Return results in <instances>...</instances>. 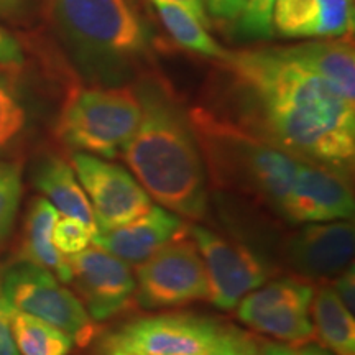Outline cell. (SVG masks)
Returning a JSON list of instances; mask_svg holds the SVG:
<instances>
[{"label":"cell","instance_id":"31","mask_svg":"<svg viewBox=\"0 0 355 355\" xmlns=\"http://www.w3.org/2000/svg\"><path fill=\"white\" fill-rule=\"evenodd\" d=\"M334 285L332 290L336 291L337 298L340 300L349 313H355V268L350 263L344 272H340L337 277H334Z\"/></svg>","mask_w":355,"mask_h":355},{"label":"cell","instance_id":"7","mask_svg":"<svg viewBox=\"0 0 355 355\" xmlns=\"http://www.w3.org/2000/svg\"><path fill=\"white\" fill-rule=\"evenodd\" d=\"M2 296L13 308L43 319L66 332L74 344H91L97 331L83 301L61 285L55 275L21 261L3 273Z\"/></svg>","mask_w":355,"mask_h":355},{"label":"cell","instance_id":"18","mask_svg":"<svg viewBox=\"0 0 355 355\" xmlns=\"http://www.w3.org/2000/svg\"><path fill=\"white\" fill-rule=\"evenodd\" d=\"M33 183L58 212L76 217L92 230V234H97L91 202L69 163L55 155L43 158L33 171Z\"/></svg>","mask_w":355,"mask_h":355},{"label":"cell","instance_id":"17","mask_svg":"<svg viewBox=\"0 0 355 355\" xmlns=\"http://www.w3.org/2000/svg\"><path fill=\"white\" fill-rule=\"evenodd\" d=\"M277 50L286 60L329 83L345 99L355 102V53L347 37L313 40Z\"/></svg>","mask_w":355,"mask_h":355},{"label":"cell","instance_id":"24","mask_svg":"<svg viewBox=\"0 0 355 355\" xmlns=\"http://www.w3.org/2000/svg\"><path fill=\"white\" fill-rule=\"evenodd\" d=\"M277 0H245L230 33L242 42H268L275 37L273 10Z\"/></svg>","mask_w":355,"mask_h":355},{"label":"cell","instance_id":"22","mask_svg":"<svg viewBox=\"0 0 355 355\" xmlns=\"http://www.w3.org/2000/svg\"><path fill=\"white\" fill-rule=\"evenodd\" d=\"M150 2L157 8L166 32L181 48L214 61L224 58L227 53L224 46L216 42L214 37H211L206 26L184 7L178 6L173 0H150Z\"/></svg>","mask_w":355,"mask_h":355},{"label":"cell","instance_id":"13","mask_svg":"<svg viewBox=\"0 0 355 355\" xmlns=\"http://www.w3.org/2000/svg\"><path fill=\"white\" fill-rule=\"evenodd\" d=\"M354 248L352 222H308L288 239L285 257L301 277L334 278L352 263Z\"/></svg>","mask_w":355,"mask_h":355},{"label":"cell","instance_id":"30","mask_svg":"<svg viewBox=\"0 0 355 355\" xmlns=\"http://www.w3.org/2000/svg\"><path fill=\"white\" fill-rule=\"evenodd\" d=\"M25 55L15 35L0 25V64L19 68L24 64Z\"/></svg>","mask_w":355,"mask_h":355},{"label":"cell","instance_id":"29","mask_svg":"<svg viewBox=\"0 0 355 355\" xmlns=\"http://www.w3.org/2000/svg\"><path fill=\"white\" fill-rule=\"evenodd\" d=\"M13 306L0 295V355H20L12 332Z\"/></svg>","mask_w":355,"mask_h":355},{"label":"cell","instance_id":"34","mask_svg":"<svg viewBox=\"0 0 355 355\" xmlns=\"http://www.w3.org/2000/svg\"><path fill=\"white\" fill-rule=\"evenodd\" d=\"M303 352L306 355H329L326 350H322L321 347H316V345H308V347L303 349Z\"/></svg>","mask_w":355,"mask_h":355},{"label":"cell","instance_id":"15","mask_svg":"<svg viewBox=\"0 0 355 355\" xmlns=\"http://www.w3.org/2000/svg\"><path fill=\"white\" fill-rule=\"evenodd\" d=\"M188 232L189 225L183 217L159 204H153L148 211L121 227L97 232L91 243L104 248L125 263L137 266L157 254L159 248Z\"/></svg>","mask_w":355,"mask_h":355},{"label":"cell","instance_id":"4","mask_svg":"<svg viewBox=\"0 0 355 355\" xmlns=\"http://www.w3.org/2000/svg\"><path fill=\"white\" fill-rule=\"evenodd\" d=\"M189 117L212 183L254 199L285 219L304 159L243 132L204 105L191 109Z\"/></svg>","mask_w":355,"mask_h":355},{"label":"cell","instance_id":"14","mask_svg":"<svg viewBox=\"0 0 355 355\" xmlns=\"http://www.w3.org/2000/svg\"><path fill=\"white\" fill-rule=\"evenodd\" d=\"M354 207L349 176L303 162L288 201L285 220L291 224L349 220L354 217Z\"/></svg>","mask_w":355,"mask_h":355},{"label":"cell","instance_id":"28","mask_svg":"<svg viewBox=\"0 0 355 355\" xmlns=\"http://www.w3.org/2000/svg\"><path fill=\"white\" fill-rule=\"evenodd\" d=\"M35 15V0H0V20L13 25L28 24Z\"/></svg>","mask_w":355,"mask_h":355},{"label":"cell","instance_id":"19","mask_svg":"<svg viewBox=\"0 0 355 355\" xmlns=\"http://www.w3.org/2000/svg\"><path fill=\"white\" fill-rule=\"evenodd\" d=\"M60 212L46 198H35L25 220L21 259L48 270L61 283H71L68 259L53 243V227Z\"/></svg>","mask_w":355,"mask_h":355},{"label":"cell","instance_id":"3","mask_svg":"<svg viewBox=\"0 0 355 355\" xmlns=\"http://www.w3.org/2000/svg\"><path fill=\"white\" fill-rule=\"evenodd\" d=\"M71 63L92 86H128L150 60V32L128 0H43Z\"/></svg>","mask_w":355,"mask_h":355},{"label":"cell","instance_id":"8","mask_svg":"<svg viewBox=\"0 0 355 355\" xmlns=\"http://www.w3.org/2000/svg\"><path fill=\"white\" fill-rule=\"evenodd\" d=\"M188 235L137 265L135 300L144 309L176 308L209 298L206 266Z\"/></svg>","mask_w":355,"mask_h":355},{"label":"cell","instance_id":"32","mask_svg":"<svg viewBox=\"0 0 355 355\" xmlns=\"http://www.w3.org/2000/svg\"><path fill=\"white\" fill-rule=\"evenodd\" d=\"M173 2H176L178 6L184 7L186 10L193 13V15L196 17V19L201 21L204 26H206V28H212V24H211L209 17H207L206 8H204L202 0H173Z\"/></svg>","mask_w":355,"mask_h":355},{"label":"cell","instance_id":"27","mask_svg":"<svg viewBox=\"0 0 355 355\" xmlns=\"http://www.w3.org/2000/svg\"><path fill=\"white\" fill-rule=\"evenodd\" d=\"M245 0H202L211 24L232 28Z\"/></svg>","mask_w":355,"mask_h":355},{"label":"cell","instance_id":"2","mask_svg":"<svg viewBox=\"0 0 355 355\" xmlns=\"http://www.w3.org/2000/svg\"><path fill=\"white\" fill-rule=\"evenodd\" d=\"M140 122L122 157L137 181L159 206L199 220L207 212V168L191 123L165 79L144 71L132 84Z\"/></svg>","mask_w":355,"mask_h":355},{"label":"cell","instance_id":"11","mask_svg":"<svg viewBox=\"0 0 355 355\" xmlns=\"http://www.w3.org/2000/svg\"><path fill=\"white\" fill-rule=\"evenodd\" d=\"M209 282V300L216 308L232 311L243 296L268 278V266L250 248L216 234L202 225H189Z\"/></svg>","mask_w":355,"mask_h":355},{"label":"cell","instance_id":"1","mask_svg":"<svg viewBox=\"0 0 355 355\" xmlns=\"http://www.w3.org/2000/svg\"><path fill=\"white\" fill-rule=\"evenodd\" d=\"M216 63L204 107L293 157L350 175L355 102L277 48L227 50Z\"/></svg>","mask_w":355,"mask_h":355},{"label":"cell","instance_id":"21","mask_svg":"<svg viewBox=\"0 0 355 355\" xmlns=\"http://www.w3.org/2000/svg\"><path fill=\"white\" fill-rule=\"evenodd\" d=\"M28 128L30 109L17 68L0 64V159L24 144Z\"/></svg>","mask_w":355,"mask_h":355},{"label":"cell","instance_id":"20","mask_svg":"<svg viewBox=\"0 0 355 355\" xmlns=\"http://www.w3.org/2000/svg\"><path fill=\"white\" fill-rule=\"evenodd\" d=\"M314 336L326 349L336 355H355V319L337 298L331 285H322L314 291L313 303Z\"/></svg>","mask_w":355,"mask_h":355},{"label":"cell","instance_id":"16","mask_svg":"<svg viewBox=\"0 0 355 355\" xmlns=\"http://www.w3.org/2000/svg\"><path fill=\"white\" fill-rule=\"evenodd\" d=\"M354 19V0H277L273 28L286 40L344 38Z\"/></svg>","mask_w":355,"mask_h":355},{"label":"cell","instance_id":"35","mask_svg":"<svg viewBox=\"0 0 355 355\" xmlns=\"http://www.w3.org/2000/svg\"><path fill=\"white\" fill-rule=\"evenodd\" d=\"M2 278H3V273L2 270H0V295H2Z\"/></svg>","mask_w":355,"mask_h":355},{"label":"cell","instance_id":"10","mask_svg":"<svg viewBox=\"0 0 355 355\" xmlns=\"http://www.w3.org/2000/svg\"><path fill=\"white\" fill-rule=\"evenodd\" d=\"M71 166L91 202L97 232L121 227L153 206L144 186L122 165L74 152Z\"/></svg>","mask_w":355,"mask_h":355},{"label":"cell","instance_id":"12","mask_svg":"<svg viewBox=\"0 0 355 355\" xmlns=\"http://www.w3.org/2000/svg\"><path fill=\"white\" fill-rule=\"evenodd\" d=\"M66 259L71 283L94 322L119 316L135 300L137 283L130 265L104 248L92 245Z\"/></svg>","mask_w":355,"mask_h":355},{"label":"cell","instance_id":"5","mask_svg":"<svg viewBox=\"0 0 355 355\" xmlns=\"http://www.w3.org/2000/svg\"><path fill=\"white\" fill-rule=\"evenodd\" d=\"M101 352L135 355H261L255 336L220 319L191 313L157 314L122 324L102 339Z\"/></svg>","mask_w":355,"mask_h":355},{"label":"cell","instance_id":"23","mask_svg":"<svg viewBox=\"0 0 355 355\" xmlns=\"http://www.w3.org/2000/svg\"><path fill=\"white\" fill-rule=\"evenodd\" d=\"M12 332L20 355H69L73 339L53 324L13 309Z\"/></svg>","mask_w":355,"mask_h":355},{"label":"cell","instance_id":"6","mask_svg":"<svg viewBox=\"0 0 355 355\" xmlns=\"http://www.w3.org/2000/svg\"><path fill=\"white\" fill-rule=\"evenodd\" d=\"M140 122V102L132 86H86L69 92L58 119L60 140L74 152L114 159Z\"/></svg>","mask_w":355,"mask_h":355},{"label":"cell","instance_id":"26","mask_svg":"<svg viewBox=\"0 0 355 355\" xmlns=\"http://www.w3.org/2000/svg\"><path fill=\"white\" fill-rule=\"evenodd\" d=\"M92 230L76 217L60 214L53 227V243L61 255L79 254L92 242Z\"/></svg>","mask_w":355,"mask_h":355},{"label":"cell","instance_id":"33","mask_svg":"<svg viewBox=\"0 0 355 355\" xmlns=\"http://www.w3.org/2000/svg\"><path fill=\"white\" fill-rule=\"evenodd\" d=\"M261 355H306V354L303 352V350L291 349V347H288V345L270 344V345H265Z\"/></svg>","mask_w":355,"mask_h":355},{"label":"cell","instance_id":"9","mask_svg":"<svg viewBox=\"0 0 355 355\" xmlns=\"http://www.w3.org/2000/svg\"><path fill=\"white\" fill-rule=\"evenodd\" d=\"M314 288L298 279L282 278L263 283L237 304V316L260 334L291 345H308L314 339L311 303Z\"/></svg>","mask_w":355,"mask_h":355},{"label":"cell","instance_id":"25","mask_svg":"<svg viewBox=\"0 0 355 355\" xmlns=\"http://www.w3.org/2000/svg\"><path fill=\"white\" fill-rule=\"evenodd\" d=\"M21 199L20 165L0 159V248L10 237Z\"/></svg>","mask_w":355,"mask_h":355}]
</instances>
